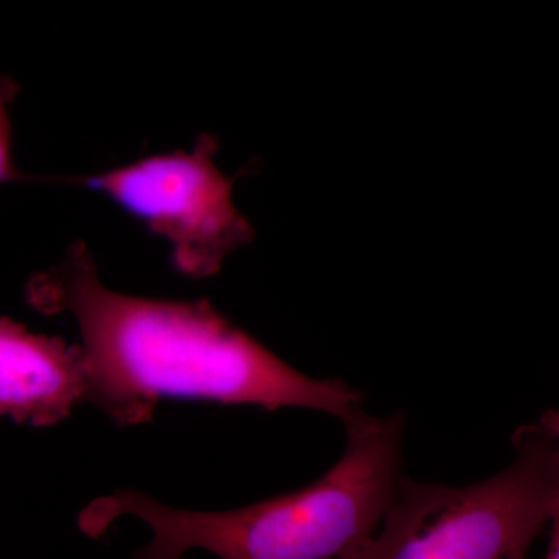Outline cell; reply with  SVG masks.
Here are the masks:
<instances>
[{
  "mask_svg": "<svg viewBox=\"0 0 559 559\" xmlns=\"http://www.w3.org/2000/svg\"><path fill=\"white\" fill-rule=\"evenodd\" d=\"M24 297L39 314H69L76 323L86 403L121 428L151 421L164 400L270 412L299 407L341 421L360 411L358 390L294 369L209 299H151L103 285L84 241L72 242L60 263L33 274Z\"/></svg>",
  "mask_w": 559,
  "mask_h": 559,
  "instance_id": "6da1fadb",
  "label": "cell"
},
{
  "mask_svg": "<svg viewBox=\"0 0 559 559\" xmlns=\"http://www.w3.org/2000/svg\"><path fill=\"white\" fill-rule=\"evenodd\" d=\"M336 465L308 487L227 511L165 506L138 489L102 496L81 510L79 528L100 538L119 518L145 522L153 539L135 558L175 559L202 549L224 559H358L399 496L404 414L345 419Z\"/></svg>",
  "mask_w": 559,
  "mask_h": 559,
  "instance_id": "7a4b0ae2",
  "label": "cell"
},
{
  "mask_svg": "<svg viewBox=\"0 0 559 559\" xmlns=\"http://www.w3.org/2000/svg\"><path fill=\"white\" fill-rule=\"evenodd\" d=\"M516 459L469 487L404 476L381 527L358 559H521L549 524L559 439L540 423L513 436Z\"/></svg>",
  "mask_w": 559,
  "mask_h": 559,
  "instance_id": "3957f363",
  "label": "cell"
},
{
  "mask_svg": "<svg viewBox=\"0 0 559 559\" xmlns=\"http://www.w3.org/2000/svg\"><path fill=\"white\" fill-rule=\"evenodd\" d=\"M219 139L198 134L190 151L150 154L97 175L55 178L102 193L170 245L173 270L183 277H215L235 250L255 241L257 230L235 207L234 183L216 167Z\"/></svg>",
  "mask_w": 559,
  "mask_h": 559,
  "instance_id": "277c9868",
  "label": "cell"
},
{
  "mask_svg": "<svg viewBox=\"0 0 559 559\" xmlns=\"http://www.w3.org/2000/svg\"><path fill=\"white\" fill-rule=\"evenodd\" d=\"M83 348L0 319V414L16 425L51 428L86 403Z\"/></svg>",
  "mask_w": 559,
  "mask_h": 559,
  "instance_id": "5b68a950",
  "label": "cell"
},
{
  "mask_svg": "<svg viewBox=\"0 0 559 559\" xmlns=\"http://www.w3.org/2000/svg\"><path fill=\"white\" fill-rule=\"evenodd\" d=\"M550 538L547 558L559 559V481L555 488L554 498L550 502L549 511Z\"/></svg>",
  "mask_w": 559,
  "mask_h": 559,
  "instance_id": "8992f818",
  "label": "cell"
}]
</instances>
